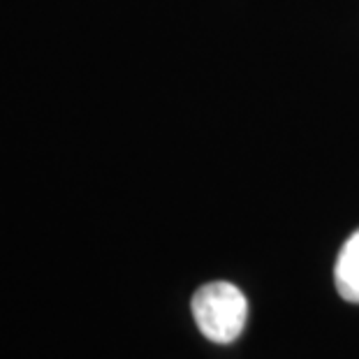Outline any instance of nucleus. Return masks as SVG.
<instances>
[{
  "mask_svg": "<svg viewBox=\"0 0 359 359\" xmlns=\"http://www.w3.org/2000/svg\"><path fill=\"white\" fill-rule=\"evenodd\" d=\"M190 309L200 332L213 343L236 341L248 320V299L227 280L202 285L193 294Z\"/></svg>",
  "mask_w": 359,
  "mask_h": 359,
  "instance_id": "f257e3e1",
  "label": "nucleus"
},
{
  "mask_svg": "<svg viewBox=\"0 0 359 359\" xmlns=\"http://www.w3.org/2000/svg\"><path fill=\"white\" fill-rule=\"evenodd\" d=\"M336 290L346 302L359 304V230L343 243L334 266Z\"/></svg>",
  "mask_w": 359,
  "mask_h": 359,
  "instance_id": "f03ea898",
  "label": "nucleus"
}]
</instances>
